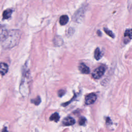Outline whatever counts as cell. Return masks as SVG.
<instances>
[{
    "instance_id": "1",
    "label": "cell",
    "mask_w": 132,
    "mask_h": 132,
    "mask_svg": "<svg viewBox=\"0 0 132 132\" xmlns=\"http://www.w3.org/2000/svg\"><path fill=\"white\" fill-rule=\"evenodd\" d=\"M21 32L19 30L13 29L8 31L7 36L1 43L4 49H11L16 46L19 42Z\"/></svg>"
},
{
    "instance_id": "2",
    "label": "cell",
    "mask_w": 132,
    "mask_h": 132,
    "mask_svg": "<svg viewBox=\"0 0 132 132\" xmlns=\"http://www.w3.org/2000/svg\"><path fill=\"white\" fill-rule=\"evenodd\" d=\"M28 74L27 72L25 76H24V78L22 79L21 85L20 86V90L22 95H26L28 94Z\"/></svg>"
},
{
    "instance_id": "3",
    "label": "cell",
    "mask_w": 132,
    "mask_h": 132,
    "mask_svg": "<svg viewBox=\"0 0 132 132\" xmlns=\"http://www.w3.org/2000/svg\"><path fill=\"white\" fill-rule=\"evenodd\" d=\"M106 71V68L103 66H100L94 71L92 73V77L95 79H99L104 74Z\"/></svg>"
},
{
    "instance_id": "4",
    "label": "cell",
    "mask_w": 132,
    "mask_h": 132,
    "mask_svg": "<svg viewBox=\"0 0 132 132\" xmlns=\"http://www.w3.org/2000/svg\"><path fill=\"white\" fill-rule=\"evenodd\" d=\"M97 95H96L94 93H91L88 94L85 97V103L87 105H90L94 104L96 100H97Z\"/></svg>"
},
{
    "instance_id": "5",
    "label": "cell",
    "mask_w": 132,
    "mask_h": 132,
    "mask_svg": "<svg viewBox=\"0 0 132 132\" xmlns=\"http://www.w3.org/2000/svg\"><path fill=\"white\" fill-rule=\"evenodd\" d=\"M132 39V29H127L126 30L123 38L124 43L127 44Z\"/></svg>"
},
{
    "instance_id": "6",
    "label": "cell",
    "mask_w": 132,
    "mask_h": 132,
    "mask_svg": "<svg viewBox=\"0 0 132 132\" xmlns=\"http://www.w3.org/2000/svg\"><path fill=\"white\" fill-rule=\"evenodd\" d=\"M75 121L71 117H67L62 120V124L65 126H70L75 124Z\"/></svg>"
},
{
    "instance_id": "7",
    "label": "cell",
    "mask_w": 132,
    "mask_h": 132,
    "mask_svg": "<svg viewBox=\"0 0 132 132\" xmlns=\"http://www.w3.org/2000/svg\"><path fill=\"white\" fill-rule=\"evenodd\" d=\"M8 31L6 29L3 28V26H0V42H2L7 36Z\"/></svg>"
},
{
    "instance_id": "8",
    "label": "cell",
    "mask_w": 132,
    "mask_h": 132,
    "mask_svg": "<svg viewBox=\"0 0 132 132\" xmlns=\"http://www.w3.org/2000/svg\"><path fill=\"white\" fill-rule=\"evenodd\" d=\"M79 70L83 74H89L90 73V69L84 63H80L79 65Z\"/></svg>"
},
{
    "instance_id": "9",
    "label": "cell",
    "mask_w": 132,
    "mask_h": 132,
    "mask_svg": "<svg viewBox=\"0 0 132 132\" xmlns=\"http://www.w3.org/2000/svg\"><path fill=\"white\" fill-rule=\"evenodd\" d=\"M8 67L6 64L4 62L0 63V73L2 75H5L7 73Z\"/></svg>"
},
{
    "instance_id": "10",
    "label": "cell",
    "mask_w": 132,
    "mask_h": 132,
    "mask_svg": "<svg viewBox=\"0 0 132 132\" xmlns=\"http://www.w3.org/2000/svg\"><path fill=\"white\" fill-rule=\"evenodd\" d=\"M69 17L67 15H62L60 18L59 23L61 25H66L68 22Z\"/></svg>"
},
{
    "instance_id": "11",
    "label": "cell",
    "mask_w": 132,
    "mask_h": 132,
    "mask_svg": "<svg viewBox=\"0 0 132 132\" xmlns=\"http://www.w3.org/2000/svg\"><path fill=\"white\" fill-rule=\"evenodd\" d=\"M13 13V10L11 9H8L5 10L3 14V17L4 19H8L11 17V15Z\"/></svg>"
},
{
    "instance_id": "12",
    "label": "cell",
    "mask_w": 132,
    "mask_h": 132,
    "mask_svg": "<svg viewBox=\"0 0 132 132\" xmlns=\"http://www.w3.org/2000/svg\"><path fill=\"white\" fill-rule=\"evenodd\" d=\"M60 119V116L57 113H55L51 116L50 117V120L51 121H54L56 122H58Z\"/></svg>"
},
{
    "instance_id": "13",
    "label": "cell",
    "mask_w": 132,
    "mask_h": 132,
    "mask_svg": "<svg viewBox=\"0 0 132 132\" xmlns=\"http://www.w3.org/2000/svg\"><path fill=\"white\" fill-rule=\"evenodd\" d=\"M94 58L96 60L100 59L101 57H102V53L101 52V51L99 48H97L94 51Z\"/></svg>"
},
{
    "instance_id": "14",
    "label": "cell",
    "mask_w": 132,
    "mask_h": 132,
    "mask_svg": "<svg viewBox=\"0 0 132 132\" xmlns=\"http://www.w3.org/2000/svg\"><path fill=\"white\" fill-rule=\"evenodd\" d=\"M104 31L106 33V34L107 35H108L109 36H110V37H112L113 38L114 37H115V35H114L112 31H110V30H109L108 28H104Z\"/></svg>"
},
{
    "instance_id": "15",
    "label": "cell",
    "mask_w": 132,
    "mask_h": 132,
    "mask_svg": "<svg viewBox=\"0 0 132 132\" xmlns=\"http://www.w3.org/2000/svg\"><path fill=\"white\" fill-rule=\"evenodd\" d=\"M32 103H33V104H35L36 105H38L41 102V99L39 97H38L37 98H36L35 99H33L31 101Z\"/></svg>"
},
{
    "instance_id": "16",
    "label": "cell",
    "mask_w": 132,
    "mask_h": 132,
    "mask_svg": "<svg viewBox=\"0 0 132 132\" xmlns=\"http://www.w3.org/2000/svg\"><path fill=\"white\" fill-rule=\"evenodd\" d=\"M86 122V119L85 117H81L79 120V124L80 125H84Z\"/></svg>"
},
{
    "instance_id": "17",
    "label": "cell",
    "mask_w": 132,
    "mask_h": 132,
    "mask_svg": "<svg viewBox=\"0 0 132 132\" xmlns=\"http://www.w3.org/2000/svg\"><path fill=\"white\" fill-rule=\"evenodd\" d=\"M65 90H59L58 92V96L59 97H62V95H64L65 94Z\"/></svg>"
},
{
    "instance_id": "18",
    "label": "cell",
    "mask_w": 132,
    "mask_h": 132,
    "mask_svg": "<svg viewBox=\"0 0 132 132\" xmlns=\"http://www.w3.org/2000/svg\"><path fill=\"white\" fill-rule=\"evenodd\" d=\"M2 132H8V130H7V127H4V128L3 129Z\"/></svg>"
},
{
    "instance_id": "19",
    "label": "cell",
    "mask_w": 132,
    "mask_h": 132,
    "mask_svg": "<svg viewBox=\"0 0 132 132\" xmlns=\"http://www.w3.org/2000/svg\"><path fill=\"white\" fill-rule=\"evenodd\" d=\"M97 34H98V35L99 36H101V34H102L101 31H98V32H97Z\"/></svg>"
}]
</instances>
